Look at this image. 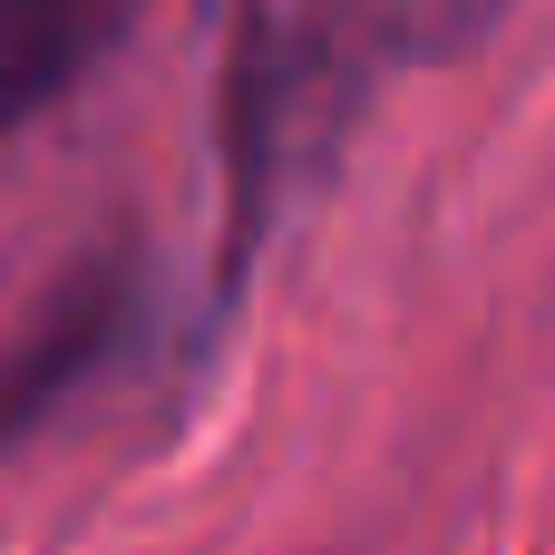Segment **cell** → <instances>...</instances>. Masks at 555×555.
I'll use <instances>...</instances> for the list:
<instances>
[{
    "label": "cell",
    "mask_w": 555,
    "mask_h": 555,
    "mask_svg": "<svg viewBox=\"0 0 555 555\" xmlns=\"http://www.w3.org/2000/svg\"><path fill=\"white\" fill-rule=\"evenodd\" d=\"M390 59H410L400 0H234L224 78H215V146H224L215 302H234L273 215L332 176Z\"/></svg>",
    "instance_id": "obj_1"
},
{
    "label": "cell",
    "mask_w": 555,
    "mask_h": 555,
    "mask_svg": "<svg viewBox=\"0 0 555 555\" xmlns=\"http://www.w3.org/2000/svg\"><path fill=\"white\" fill-rule=\"evenodd\" d=\"M137 293H146L137 234H107L98 254H78V263L39 293V312L0 341V459H10L68 390H88V380L117 361V341H127V322H137Z\"/></svg>",
    "instance_id": "obj_2"
},
{
    "label": "cell",
    "mask_w": 555,
    "mask_h": 555,
    "mask_svg": "<svg viewBox=\"0 0 555 555\" xmlns=\"http://www.w3.org/2000/svg\"><path fill=\"white\" fill-rule=\"evenodd\" d=\"M137 0H0V137L49 117L127 29Z\"/></svg>",
    "instance_id": "obj_3"
},
{
    "label": "cell",
    "mask_w": 555,
    "mask_h": 555,
    "mask_svg": "<svg viewBox=\"0 0 555 555\" xmlns=\"http://www.w3.org/2000/svg\"><path fill=\"white\" fill-rule=\"evenodd\" d=\"M507 0H400V29H410V59H459L468 39H488Z\"/></svg>",
    "instance_id": "obj_4"
}]
</instances>
